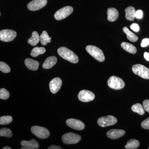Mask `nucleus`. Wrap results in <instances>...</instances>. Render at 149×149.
Returning a JSON list of instances; mask_svg holds the SVG:
<instances>
[{
    "mask_svg": "<svg viewBox=\"0 0 149 149\" xmlns=\"http://www.w3.org/2000/svg\"><path fill=\"white\" fill-rule=\"evenodd\" d=\"M0 70L3 73H8L10 71V67L5 63L1 61L0 62Z\"/></svg>",
    "mask_w": 149,
    "mask_h": 149,
    "instance_id": "c85d7f7f",
    "label": "nucleus"
},
{
    "mask_svg": "<svg viewBox=\"0 0 149 149\" xmlns=\"http://www.w3.org/2000/svg\"><path fill=\"white\" fill-rule=\"evenodd\" d=\"M12 117L10 116H2L0 118V125H8L12 122Z\"/></svg>",
    "mask_w": 149,
    "mask_h": 149,
    "instance_id": "cd10ccee",
    "label": "nucleus"
},
{
    "mask_svg": "<svg viewBox=\"0 0 149 149\" xmlns=\"http://www.w3.org/2000/svg\"><path fill=\"white\" fill-rule=\"evenodd\" d=\"M46 52V49L43 47H36L32 50L31 56L34 57L38 56L40 55L43 54Z\"/></svg>",
    "mask_w": 149,
    "mask_h": 149,
    "instance_id": "a878e982",
    "label": "nucleus"
},
{
    "mask_svg": "<svg viewBox=\"0 0 149 149\" xmlns=\"http://www.w3.org/2000/svg\"><path fill=\"white\" fill-rule=\"evenodd\" d=\"M17 36V33L10 29H3L0 31V40L4 42H9L13 40Z\"/></svg>",
    "mask_w": 149,
    "mask_h": 149,
    "instance_id": "1a4fd4ad",
    "label": "nucleus"
},
{
    "mask_svg": "<svg viewBox=\"0 0 149 149\" xmlns=\"http://www.w3.org/2000/svg\"><path fill=\"white\" fill-rule=\"evenodd\" d=\"M62 81L59 77H55L51 80L49 83V88L51 93L56 94L61 88Z\"/></svg>",
    "mask_w": 149,
    "mask_h": 149,
    "instance_id": "ddd939ff",
    "label": "nucleus"
},
{
    "mask_svg": "<svg viewBox=\"0 0 149 149\" xmlns=\"http://www.w3.org/2000/svg\"><path fill=\"white\" fill-rule=\"evenodd\" d=\"M10 97V93L4 88H2L0 90V99L6 100Z\"/></svg>",
    "mask_w": 149,
    "mask_h": 149,
    "instance_id": "c756f323",
    "label": "nucleus"
},
{
    "mask_svg": "<svg viewBox=\"0 0 149 149\" xmlns=\"http://www.w3.org/2000/svg\"><path fill=\"white\" fill-rule=\"evenodd\" d=\"M148 149H149V148H148Z\"/></svg>",
    "mask_w": 149,
    "mask_h": 149,
    "instance_id": "58836bf2",
    "label": "nucleus"
},
{
    "mask_svg": "<svg viewBox=\"0 0 149 149\" xmlns=\"http://www.w3.org/2000/svg\"><path fill=\"white\" fill-rule=\"evenodd\" d=\"M73 9L72 7L67 6L58 10L54 14V17L57 20L64 19L72 13Z\"/></svg>",
    "mask_w": 149,
    "mask_h": 149,
    "instance_id": "0eeeda50",
    "label": "nucleus"
},
{
    "mask_svg": "<svg viewBox=\"0 0 149 149\" xmlns=\"http://www.w3.org/2000/svg\"><path fill=\"white\" fill-rule=\"evenodd\" d=\"M51 38L48 35L47 32L46 31H43L40 36V42L43 46H45L48 43H50Z\"/></svg>",
    "mask_w": 149,
    "mask_h": 149,
    "instance_id": "b1692460",
    "label": "nucleus"
},
{
    "mask_svg": "<svg viewBox=\"0 0 149 149\" xmlns=\"http://www.w3.org/2000/svg\"><path fill=\"white\" fill-rule=\"evenodd\" d=\"M11 148L8 146L4 147L3 148V149H11Z\"/></svg>",
    "mask_w": 149,
    "mask_h": 149,
    "instance_id": "4c0bfd02",
    "label": "nucleus"
},
{
    "mask_svg": "<svg viewBox=\"0 0 149 149\" xmlns=\"http://www.w3.org/2000/svg\"><path fill=\"white\" fill-rule=\"evenodd\" d=\"M132 71L135 74L145 79H149V69L143 65L136 64L132 67Z\"/></svg>",
    "mask_w": 149,
    "mask_h": 149,
    "instance_id": "20e7f679",
    "label": "nucleus"
},
{
    "mask_svg": "<svg viewBox=\"0 0 149 149\" xmlns=\"http://www.w3.org/2000/svg\"><path fill=\"white\" fill-rule=\"evenodd\" d=\"M117 122V118L111 115L100 118L97 120L98 124L102 127H106L114 125Z\"/></svg>",
    "mask_w": 149,
    "mask_h": 149,
    "instance_id": "6e6552de",
    "label": "nucleus"
},
{
    "mask_svg": "<svg viewBox=\"0 0 149 149\" xmlns=\"http://www.w3.org/2000/svg\"><path fill=\"white\" fill-rule=\"evenodd\" d=\"M13 136L11 130L8 128H1L0 130V136L1 137H6L11 138Z\"/></svg>",
    "mask_w": 149,
    "mask_h": 149,
    "instance_id": "bb28decb",
    "label": "nucleus"
},
{
    "mask_svg": "<svg viewBox=\"0 0 149 149\" xmlns=\"http://www.w3.org/2000/svg\"><path fill=\"white\" fill-rule=\"evenodd\" d=\"M107 19L110 22L116 21L119 16V13L116 9L111 8L107 10Z\"/></svg>",
    "mask_w": 149,
    "mask_h": 149,
    "instance_id": "f3484780",
    "label": "nucleus"
},
{
    "mask_svg": "<svg viewBox=\"0 0 149 149\" xmlns=\"http://www.w3.org/2000/svg\"><path fill=\"white\" fill-rule=\"evenodd\" d=\"M123 31L127 35V38L129 41L132 42H136L139 39V38L136 35L131 32L127 27L123 28Z\"/></svg>",
    "mask_w": 149,
    "mask_h": 149,
    "instance_id": "5701e85b",
    "label": "nucleus"
},
{
    "mask_svg": "<svg viewBox=\"0 0 149 149\" xmlns=\"http://www.w3.org/2000/svg\"><path fill=\"white\" fill-rule=\"evenodd\" d=\"M78 97L80 101L87 102L93 100L95 98V95L91 91L82 90L79 92Z\"/></svg>",
    "mask_w": 149,
    "mask_h": 149,
    "instance_id": "9b49d317",
    "label": "nucleus"
},
{
    "mask_svg": "<svg viewBox=\"0 0 149 149\" xmlns=\"http://www.w3.org/2000/svg\"><path fill=\"white\" fill-rule=\"evenodd\" d=\"M125 17L129 21H133L136 18L135 14L136 11L133 6H129L125 9Z\"/></svg>",
    "mask_w": 149,
    "mask_h": 149,
    "instance_id": "6ab92c4d",
    "label": "nucleus"
},
{
    "mask_svg": "<svg viewBox=\"0 0 149 149\" xmlns=\"http://www.w3.org/2000/svg\"><path fill=\"white\" fill-rule=\"evenodd\" d=\"M21 145L22 146L21 149H37L39 148V143L35 139L22 141Z\"/></svg>",
    "mask_w": 149,
    "mask_h": 149,
    "instance_id": "4468645a",
    "label": "nucleus"
},
{
    "mask_svg": "<svg viewBox=\"0 0 149 149\" xmlns=\"http://www.w3.org/2000/svg\"><path fill=\"white\" fill-rule=\"evenodd\" d=\"M149 45V39L148 38H146L142 40L141 43V46L142 47H145Z\"/></svg>",
    "mask_w": 149,
    "mask_h": 149,
    "instance_id": "72a5a7b5",
    "label": "nucleus"
},
{
    "mask_svg": "<svg viewBox=\"0 0 149 149\" xmlns=\"http://www.w3.org/2000/svg\"><path fill=\"white\" fill-rule=\"evenodd\" d=\"M68 126L74 130H81L85 128V125L82 121L74 118H69L66 121Z\"/></svg>",
    "mask_w": 149,
    "mask_h": 149,
    "instance_id": "f8f14e48",
    "label": "nucleus"
},
{
    "mask_svg": "<svg viewBox=\"0 0 149 149\" xmlns=\"http://www.w3.org/2000/svg\"><path fill=\"white\" fill-rule=\"evenodd\" d=\"M81 139V136L72 133H65L62 138L63 143L68 145L77 143Z\"/></svg>",
    "mask_w": 149,
    "mask_h": 149,
    "instance_id": "423d86ee",
    "label": "nucleus"
},
{
    "mask_svg": "<svg viewBox=\"0 0 149 149\" xmlns=\"http://www.w3.org/2000/svg\"><path fill=\"white\" fill-rule=\"evenodd\" d=\"M48 149H62L61 147L58 146H55V145H52L51 146L48 148Z\"/></svg>",
    "mask_w": 149,
    "mask_h": 149,
    "instance_id": "c9c22d12",
    "label": "nucleus"
},
{
    "mask_svg": "<svg viewBox=\"0 0 149 149\" xmlns=\"http://www.w3.org/2000/svg\"><path fill=\"white\" fill-rule=\"evenodd\" d=\"M40 41V36H39L38 32L36 31H34L32 32V37L28 39L27 42L32 46H35L37 45Z\"/></svg>",
    "mask_w": 149,
    "mask_h": 149,
    "instance_id": "412c9836",
    "label": "nucleus"
},
{
    "mask_svg": "<svg viewBox=\"0 0 149 149\" xmlns=\"http://www.w3.org/2000/svg\"><path fill=\"white\" fill-rule=\"evenodd\" d=\"M141 126L143 129L147 130L149 129V117L141 123Z\"/></svg>",
    "mask_w": 149,
    "mask_h": 149,
    "instance_id": "7c9ffc66",
    "label": "nucleus"
},
{
    "mask_svg": "<svg viewBox=\"0 0 149 149\" xmlns=\"http://www.w3.org/2000/svg\"><path fill=\"white\" fill-rule=\"evenodd\" d=\"M140 142L136 139H130L127 142L125 148L126 149H135L138 148L140 146Z\"/></svg>",
    "mask_w": 149,
    "mask_h": 149,
    "instance_id": "4be33fe9",
    "label": "nucleus"
},
{
    "mask_svg": "<svg viewBox=\"0 0 149 149\" xmlns=\"http://www.w3.org/2000/svg\"><path fill=\"white\" fill-rule=\"evenodd\" d=\"M57 59L54 56H50L46 59L42 64L43 68L47 69L52 68L56 63Z\"/></svg>",
    "mask_w": 149,
    "mask_h": 149,
    "instance_id": "dca6fc26",
    "label": "nucleus"
},
{
    "mask_svg": "<svg viewBox=\"0 0 149 149\" xmlns=\"http://www.w3.org/2000/svg\"><path fill=\"white\" fill-rule=\"evenodd\" d=\"M47 0H33L27 5V8L31 11L41 9L47 5Z\"/></svg>",
    "mask_w": 149,
    "mask_h": 149,
    "instance_id": "9d476101",
    "label": "nucleus"
},
{
    "mask_svg": "<svg viewBox=\"0 0 149 149\" xmlns=\"http://www.w3.org/2000/svg\"><path fill=\"white\" fill-rule=\"evenodd\" d=\"M130 29L136 32H138L139 29H140L139 25L138 24H136V23H133V24H131L130 25Z\"/></svg>",
    "mask_w": 149,
    "mask_h": 149,
    "instance_id": "473e14b6",
    "label": "nucleus"
},
{
    "mask_svg": "<svg viewBox=\"0 0 149 149\" xmlns=\"http://www.w3.org/2000/svg\"><path fill=\"white\" fill-rule=\"evenodd\" d=\"M25 65L29 70H36L38 69L39 63L37 61L31 58H26L24 61Z\"/></svg>",
    "mask_w": 149,
    "mask_h": 149,
    "instance_id": "a211bd4d",
    "label": "nucleus"
},
{
    "mask_svg": "<svg viewBox=\"0 0 149 149\" xmlns=\"http://www.w3.org/2000/svg\"><path fill=\"white\" fill-rule=\"evenodd\" d=\"M125 133V131L124 130L120 129H111L108 131L107 135L109 139H116L124 136Z\"/></svg>",
    "mask_w": 149,
    "mask_h": 149,
    "instance_id": "2eb2a0df",
    "label": "nucleus"
},
{
    "mask_svg": "<svg viewBox=\"0 0 149 149\" xmlns=\"http://www.w3.org/2000/svg\"><path fill=\"white\" fill-rule=\"evenodd\" d=\"M120 45L124 50L130 53L135 54L137 52V49L136 47L130 43L123 42Z\"/></svg>",
    "mask_w": 149,
    "mask_h": 149,
    "instance_id": "aec40b11",
    "label": "nucleus"
},
{
    "mask_svg": "<svg viewBox=\"0 0 149 149\" xmlns=\"http://www.w3.org/2000/svg\"><path fill=\"white\" fill-rule=\"evenodd\" d=\"M86 50L88 53L98 61L102 62L105 60V58L103 52L99 48L95 46L88 45L86 47Z\"/></svg>",
    "mask_w": 149,
    "mask_h": 149,
    "instance_id": "f03ea898",
    "label": "nucleus"
},
{
    "mask_svg": "<svg viewBox=\"0 0 149 149\" xmlns=\"http://www.w3.org/2000/svg\"><path fill=\"white\" fill-rule=\"evenodd\" d=\"M108 85L110 88L115 90H120L125 86V83L122 79L115 76L109 77L107 81Z\"/></svg>",
    "mask_w": 149,
    "mask_h": 149,
    "instance_id": "7ed1b4c3",
    "label": "nucleus"
},
{
    "mask_svg": "<svg viewBox=\"0 0 149 149\" xmlns=\"http://www.w3.org/2000/svg\"><path fill=\"white\" fill-rule=\"evenodd\" d=\"M131 109L134 112L136 113L141 115H143L145 113V109L143 106L139 103H136L133 104L131 107Z\"/></svg>",
    "mask_w": 149,
    "mask_h": 149,
    "instance_id": "393cba45",
    "label": "nucleus"
},
{
    "mask_svg": "<svg viewBox=\"0 0 149 149\" xmlns=\"http://www.w3.org/2000/svg\"><path fill=\"white\" fill-rule=\"evenodd\" d=\"M31 130L32 133L39 139H47L50 136L49 131L44 127L39 126H32Z\"/></svg>",
    "mask_w": 149,
    "mask_h": 149,
    "instance_id": "39448f33",
    "label": "nucleus"
},
{
    "mask_svg": "<svg viewBox=\"0 0 149 149\" xmlns=\"http://www.w3.org/2000/svg\"><path fill=\"white\" fill-rule=\"evenodd\" d=\"M58 53L63 58L72 63H76L79 61V58L77 55L65 47H61L58 48Z\"/></svg>",
    "mask_w": 149,
    "mask_h": 149,
    "instance_id": "f257e3e1",
    "label": "nucleus"
},
{
    "mask_svg": "<svg viewBox=\"0 0 149 149\" xmlns=\"http://www.w3.org/2000/svg\"><path fill=\"white\" fill-rule=\"evenodd\" d=\"M143 106L145 110L149 113V100H145L143 102Z\"/></svg>",
    "mask_w": 149,
    "mask_h": 149,
    "instance_id": "2f4dec72",
    "label": "nucleus"
},
{
    "mask_svg": "<svg viewBox=\"0 0 149 149\" xmlns=\"http://www.w3.org/2000/svg\"><path fill=\"white\" fill-rule=\"evenodd\" d=\"M144 56L147 61H149V53H144Z\"/></svg>",
    "mask_w": 149,
    "mask_h": 149,
    "instance_id": "e433bc0d",
    "label": "nucleus"
},
{
    "mask_svg": "<svg viewBox=\"0 0 149 149\" xmlns=\"http://www.w3.org/2000/svg\"><path fill=\"white\" fill-rule=\"evenodd\" d=\"M143 11L141 10L136 11V14H135V17H136V18L141 19L143 17Z\"/></svg>",
    "mask_w": 149,
    "mask_h": 149,
    "instance_id": "f704fd0d",
    "label": "nucleus"
}]
</instances>
